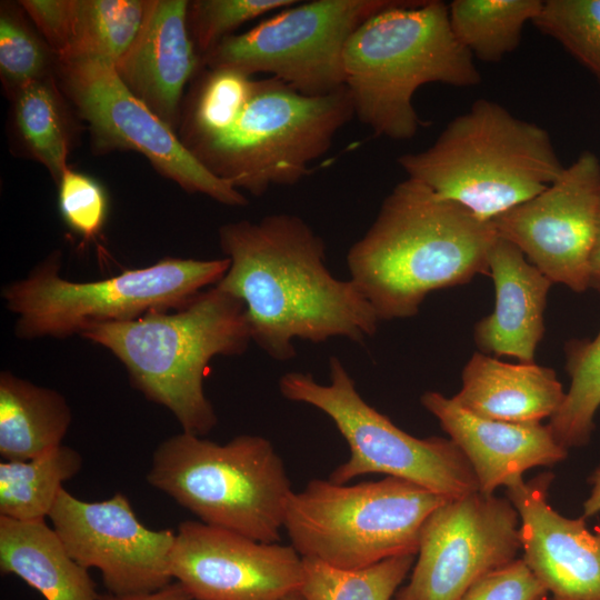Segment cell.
I'll return each mask as SVG.
<instances>
[{
  "mask_svg": "<svg viewBox=\"0 0 600 600\" xmlns=\"http://www.w3.org/2000/svg\"><path fill=\"white\" fill-rule=\"evenodd\" d=\"M218 234L230 266L216 287L243 302L251 341L272 359L294 358L296 339L362 343L376 333L372 306L351 279L332 276L323 240L300 217L240 220Z\"/></svg>",
  "mask_w": 600,
  "mask_h": 600,
  "instance_id": "6da1fadb",
  "label": "cell"
},
{
  "mask_svg": "<svg viewBox=\"0 0 600 600\" xmlns=\"http://www.w3.org/2000/svg\"><path fill=\"white\" fill-rule=\"evenodd\" d=\"M497 238L492 221L407 177L350 247L347 266L380 321L411 318L430 292L489 274Z\"/></svg>",
  "mask_w": 600,
  "mask_h": 600,
  "instance_id": "7a4b0ae2",
  "label": "cell"
},
{
  "mask_svg": "<svg viewBox=\"0 0 600 600\" xmlns=\"http://www.w3.org/2000/svg\"><path fill=\"white\" fill-rule=\"evenodd\" d=\"M80 336L108 349L137 390L200 437L218 423L203 389L211 359L242 354L251 341L243 302L216 286L172 312L93 324Z\"/></svg>",
  "mask_w": 600,
  "mask_h": 600,
  "instance_id": "3957f363",
  "label": "cell"
},
{
  "mask_svg": "<svg viewBox=\"0 0 600 600\" xmlns=\"http://www.w3.org/2000/svg\"><path fill=\"white\" fill-rule=\"evenodd\" d=\"M343 74L354 116L392 140H409L423 126L412 103L421 86L481 81L451 30L448 4L438 0H398L367 19L346 43Z\"/></svg>",
  "mask_w": 600,
  "mask_h": 600,
  "instance_id": "277c9868",
  "label": "cell"
},
{
  "mask_svg": "<svg viewBox=\"0 0 600 600\" xmlns=\"http://www.w3.org/2000/svg\"><path fill=\"white\" fill-rule=\"evenodd\" d=\"M398 163L408 178L491 221L536 197L563 172L549 132L488 99L453 118L437 140Z\"/></svg>",
  "mask_w": 600,
  "mask_h": 600,
  "instance_id": "5b68a950",
  "label": "cell"
},
{
  "mask_svg": "<svg viewBox=\"0 0 600 600\" xmlns=\"http://www.w3.org/2000/svg\"><path fill=\"white\" fill-rule=\"evenodd\" d=\"M147 481L199 521L276 543L293 492L281 457L257 434L218 443L182 431L152 454Z\"/></svg>",
  "mask_w": 600,
  "mask_h": 600,
  "instance_id": "8992f818",
  "label": "cell"
},
{
  "mask_svg": "<svg viewBox=\"0 0 600 600\" xmlns=\"http://www.w3.org/2000/svg\"><path fill=\"white\" fill-rule=\"evenodd\" d=\"M62 254L51 252L29 274L1 291L17 316L21 339L67 338L90 326L129 321L151 311L177 310L226 274L230 259L164 258L98 281H72L60 274Z\"/></svg>",
  "mask_w": 600,
  "mask_h": 600,
  "instance_id": "52a82bcc",
  "label": "cell"
},
{
  "mask_svg": "<svg viewBox=\"0 0 600 600\" xmlns=\"http://www.w3.org/2000/svg\"><path fill=\"white\" fill-rule=\"evenodd\" d=\"M353 116L346 87L307 96L271 77L257 80L229 131L187 148L216 177L259 197L308 176L310 164L330 149Z\"/></svg>",
  "mask_w": 600,
  "mask_h": 600,
  "instance_id": "ba28073f",
  "label": "cell"
},
{
  "mask_svg": "<svg viewBox=\"0 0 600 600\" xmlns=\"http://www.w3.org/2000/svg\"><path fill=\"white\" fill-rule=\"evenodd\" d=\"M448 500L389 476L350 486L312 479L291 493L283 529L302 558L361 569L397 556H417L424 521Z\"/></svg>",
  "mask_w": 600,
  "mask_h": 600,
  "instance_id": "9c48e42d",
  "label": "cell"
},
{
  "mask_svg": "<svg viewBox=\"0 0 600 600\" xmlns=\"http://www.w3.org/2000/svg\"><path fill=\"white\" fill-rule=\"evenodd\" d=\"M330 383L311 373L287 372L279 379L280 393L290 401L310 404L326 413L350 449L329 480L346 484L368 473H384L414 482L446 498L479 491L473 470L460 448L440 437L416 438L368 404L342 361L329 359Z\"/></svg>",
  "mask_w": 600,
  "mask_h": 600,
  "instance_id": "30bf717a",
  "label": "cell"
},
{
  "mask_svg": "<svg viewBox=\"0 0 600 600\" xmlns=\"http://www.w3.org/2000/svg\"><path fill=\"white\" fill-rule=\"evenodd\" d=\"M398 0L300 1L244 33L232 34L200 58L208 69L272 74L307 96L344 87L343 50L367 19Z\"/></svg>",
  "mask_w": 600,
  "mask_h": 600,
  "instance_id": "8fae6325",
  "label": "cell"
},
{
  "mask_svg": "<svg viewBox=\"0 0 600 600\" xmlns=\"http://www.w3.org/2000/svg\"><path fill=\"white\" fill-rule=\"evenodd\" d=\"M57 64L61 87L87 122L97 152H139L188 193L231 207L248 203L241 191L211 173L174 130L126 87L113 66L86 59Z\"/></svg>",
  "mask_w": 600,
  "mask_h": 600,
  "instance_id": "7c38bea8",
  "label": "cell"
},
{
  "mask_svg": "<svg viewBox=\"0 0 600 600\" xmlns=\"http://www.w3.org/2000/svg\"><path fill=\"white\" fill-rule=\"evenodd\" d=\"M520 517L508 498L479 491L433 510L409 582L396 600H460L487 573L516 560Z\"/></svg>",
  "mask_w": 600,
  "mask_h": 600,
  "instance_id": "4fadbf2b",
  "label": "cell"
},
{
  "mask_svg": "<svg viewBox=\"0 0 600 600\" xmlns=\"http://www.w3.org/2000/svg\"><path fill=\"white\" fill-rule=\"evenodd\" d=\"M599 207L600 161L583 151L544 191L491 221L552 283L583 292L591 287Z\"/></svg>",
  "mask_w": 600,
  "mask_h": 600,
  "instance_id": "5bb4252c",
  "label": "cell"
},
{
  "mask_svg": "<svg viewBox=\"0 0 600 600\" xmlns=\"http://www.w3.org/2000/svg\"><path fill=\"white\" fill-rule=\"evenodd\" d=\"M48 518L69 554L97 569L108 592H150L173 581L176 532L147 528L123 493L90 502L62 488Z\"/></svg>",
  "mask_w": 600,
  "mask_h": 600,
  "instance_id": "9a60e30c",
  "label": "cell"
},
{
  "mask_svg": "<svg viewBox=\"0 0 600 600\" xmlns=\"http://www.w3.org/2000/svg\"><path fill=\"white\" fill-rule=\"evenodd\" d=\"M171 576L192 600H283L300 590L303 559L292 546L187 520L176 532Z\"/></svg>",
  "mask_w": 600,
  "mask_h": 600,
  "instance_id": "2e32d148",
  "label": "cell"
},
{
  "mask_svg": "<svg viewBox=\"0 0 600 600\" xmlns=\"http://www.w3.org/2000/svg\"><path fill=\"white\" fill-rule=\"evenodd\" d=\"M553 480L543 472L506 487L520 517L522 560L551 600H600V531L584 517L566 518L548 501Z\"/></svg>",
  "mask_w": 600,
  "mask_h": 600,
  "instance_id": "e0dca14e",
  "label": "cell"
},
{
  "mask_svg": "<svg viewBox=\"0 0 600 600\" xmlns=\"http://www.w3.org/2000/svg\"><path fill=\"white\" fill-rule=\"evenodd\" d=\"M420 401L463 452L483 494L523 479L531 468L553 467L568 457L548 424L482 418L437 391L424 392Z\"/></svg>",
  "mask_w": 600,
  "mask_h": 600,
  "instance_id": "ac0fdd59",
  "label": "cell"
},
{
  "mask_svg": "<svg viewBox=\"0 0 600 600\" xmlns=\"http://www.w3.org/2000/svg\"><path fill=\"white\" fill-rule=\"evenodd\" d=\"M187 0H149L142 28L114 67L126 87L176 130L186 84L201 66L191 40Z\"/></svg>",
  "mask_w": 600,
  "mask_h": 600,
  "instance_id": "d6986e66",
  "label": "cell"
},
{
  "mask_svg": "<svg viewBox=\"0 0 600 600\" xmlns=\"http://www.w3.org/2000/svg\"><path fill=\"white\" fill-rule=\"evenodd\" d=\"M494 284V309L474 327L480 352L533 363L544 333L543 313L553 284L522 251L498 236L489 253Z\"/></svg>",
  "mask_w": 600,
  "mask_h": 600,
  "instance_id": "ffe728a7",
  "label": "cell"
},
{
  "mask_svg": "<svg viewBox=\"0 0 600 600\" xmlns=\"http://www.w3.org/2000/svg\"><path fill=\"white\" fill-rule=\"evenodd\" d=\"M460 391L451 397L467 411L492 420L532 423L551 418L566 392L556 371L533 363L502 362L476 352L464 366Z\"/></svg>",
  "mask_w": 600,
  "mask_h": 600,
  "instance_id": "44dd1931",
  "label": "cell"
},
{
  "mask_svg": "<svg viewBox=\"0 0 600 600\" xmlns=\"http://www.w3.org/2000/svg\"><path fill=\"white\" fill-rule=\"evenodd\" d=\"M0 570L19 577L46 600H100L88 569L69 554L46 520L0 516Z\"/></svg>",
  "mask_w": 600,
  "mask_h": 600,
  "instance_id": "7402d4cb",
  "label": "cell"
},
{
  "mask_svg": "<svg viewBox=\"0 0 600 600\" xmlns=\"http://www.w3.org/2000/svg\"><path fill=\"white\" fill-rule=\"evenodd\" d=\"M72 420L59 391L10 371L0 373V456L29 460L60 444Z\"/></svg>",
  "mask_w": 600,
  "mask_h": 600,
  "instance_id": "603a6c76",
  "label": "cell"
},
{
  "mask_svg": "<svg viewBox=\"0 0 600 600\" xmlns=\"http://www.w3.org/2000/svg\"><path fill=\"white\" fill-rule=\"evenodd\" d=\"M82 457L60 444L29 460L0 462V516L18 521L44 520L63 482L82 468Z\"/></svg>",
  "mask_w": 600,
  "mask_h": 600,
  "instance_id": "cb8c5ba5",
  "label": "cell"
},
{
  "mask_svg": "<svg viewBox=\"0 0 600 600\" xmlns=\"http://www.w3.org/2000/svg\"><path fill=\"white\" fill-rule=\"evenodd\" d=\"M21 143L58 182L68 168L71 128L67 107L51 74L21 88L12 98Z\"/></svg>",
  "mask_w": 600,
  "mask_h": 600,
  "instance_id": "d4e9b609",
  "label": "cell"
},
{
  "mask_svg": "<svg viewBox=\"0 0 600 600\" xmlns=\"http://www.w3.org/2000/svg\"><path fill=\"white\" fill-rule=\"evenodd\" d=\"M541 0H454L449 8L458 42L484 62H498L514 51L527 22L542 10Z\"/></svg>",
  "mask_w": 600,
  "mask_h": 600,
  "instance_id": "484cf974",
  "label": "cell"
},
{
  "mask_svg": "<svg viewBox=\"0 0 600 600\" xmlns=\"http://www.w3.org/2000/svg\"><path fill=\"white\" fill-rule=\"evenodd\" d=\"M149 0H72L67 54L57 61L94 60L116 67L138 37Z\"/></svg>",
  "mask_w": 600,
  "mask_h": 600,
  "instance_id": "4316f807",
  "label": "cell"
},
{
  "mask_svg": "<svg viewBox=\"0 0 600 600\" xmlns=\"http://www.w3.org/2000/svg\"><path fill=\"white\" fill-rule=\"evenodd\" d=\"M566 359L571 384L548 426L556 440L568 450L586 446L594 430V417L600 407V331L593 340L567 342Z\"/></svg>",
  "mask_w": 600,
  "mask_h": 600,
  "instance_id": "83f0119b",
  "label": "cell"
},
{
  "mask_svg": "<svg viewBox=\"0 0 600 600\" xmlns=\"http://www.w3.org/2000/svg\"><path fill=\"white\" fill-rule=\"evenodd\" d=\"M403 554L361 569H340L311 558L303 559L299 592L306 600H392L416 561Z\"/></svg>",
  "mask_w": 600,
  "mask_h": 600,
  "instance_id": "f1b7e54d",
  "label": "cell"
},
{
  "mask_svg": "<svg viewBox=\"0 0 600 600\" xmlns=\"http://www.w3.org/2000/svg\"><path fill=\"white\" fill-rule=\"evenodd\" d=\"M190 97L181 124L186 147L229 131L250 101L257 80L231 68L208 69Z\"/></svg>",
  "mask_w": 600,
  "mask_h": 600,
  "instance_id": "f546056e",
  "label": "cell"
},
{
  "mask_svg": "<svg viewBox=\"0 0 600 600\" xmlns=\"http://www.w3.org/2000/svg\"><path fill=\"white\" fill-rule=\"evenodd\" d=\"M596 78L600 88V0H547L532 22Z\"/></svg>",
  "mask_w": 600,
  "mask_h": 600,
  "instance_id": "4dcf8cb0",
  "label": "cell"
},
{
  "mask_svg": "<svg viewBox=\"0 0 600 600\" xmlns=\"http://www.w3.org/2000/svg\"><path fill=\"white\" fill-rule=\"evenodd\" d=\"M50 52L13 6H1L0 78L10 98L30 82L50 74Z\"/></svg>",
  "mask_w": 600,
  "mask_h": 600,
  "instance_id": "1f68e13d",
  "label": "cell"
},
{
  "mask_svg": "<svg viewBox=\"0 0 600 600\" xmlns=\"http://www.w3.org/2000/svg\"><path fill=\"white\" fill-rule=\"evenodd\" d=\"M297 0H193L189 1L187 24L201 58L241 24L266 13L283 10Z\"/></svg>",
  "mask_w": 600,
  "mask_h": 600,
  "instance_id": "d6a6232c",
  "label": "cell"
},
{
  "mask_svg": "<svg viewBox=\"0 0 600 600\" xmlns=\"http://www.w3.org/2000/svg\"><path fill=\"white\" fill-rule=\"evenodd\" d=\"M58 184V208L64 224L84 242L100 236L108 217L106 190L94 178L67 168Z\"/></svg>",
  "mask_w": 600,
  "mask_h": 600,
  "instance_id": "836d02e7",
  "label": "cell"
},
{
  "mask_svg": "<svg viewBox=\"0 0 600 600\" xmlns=\"http://www.w3.org/2000/svg\"><path fill=\"white\" fill-rule=\"evenodd\" d=\"M548 591L522 559L474 582L460 600H547Z\"/></svg>",
  "mask_w": 600,
  "mask_h": 600,
  "instance_id": "e575fe53",
  "label": "cell"
},
{
  "mask_svg": "<svg viewBox=\"0 0 600 600\" xmlns=\"http://www.w3.org/2000/svg\"><path fill=\"white\" fill-rule=\"evenodd\" d=\"M20 7L30 17L57 60L69 49L72 0H22Z\"/></svg>",
  "mask_w": 600,
  "mask_h": 600,
  "instance_id": "d590c367",
  "label": "cell"
},
{
  "mask_svg": "<svg viewBox=\"0 0 600 600\" xmlns=\"http://www.w3.org/2000/svg\"><path fill=\"white\" fill-rule=\"evenodd\" d=\"M100 600H192L187 590L177 581H172L154 591L131 594H100Z\"/></svg>",
  "mask_w": 600,
  "mask_h": 600,
  "instance_id": "8d00e7d4",
  "label": "cell"
},
{
  "mask_svg": "<svg viewBox=\"0 0 600 600\" xmlns=\"http://www.w3.org/2000/svg\"><path fill=\"white\" fill-rule=\"evenodd\" d=\"M587 481L591 486V490L583 502L582 517L586 519L600 514V466L592 471Z\"/></svg>",
  "mask_w": 600,
  "mask_h": 600,
  "instance_id": "74e56055",
  "label": "cell"
},
{
  "mask_svg": "<svg viewBox=\"0 0 600 600\" xmlns=\"http://www.w3.org/2000/svg\"><path fill=\"white\" fill-rule=\"evenodd\" d=\"M591 287L600 288V207L598 213L596 240L590 259Z\"/></svg>",
  "mask_w": 600,
  "mask_h": 600,
  "instance_id": "f35d334b",
  "label": "cell"
},
{
  "mask_svg": "<svg viewBox=\"0 0 600 600\" xmlns=\"http://www.w3.org/2000/svg\"><path fill=\"white\" fill-rule=\"evenodd\" d=\"M283 600H306V599L299 591H296L288 594Z\"/></svg>",
  "mask_w": 600,
  "mask_h": 600,
  "instance_id": "ab89813d",
  "label": "cell"
}]
</instances>
